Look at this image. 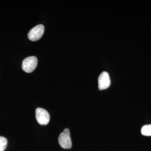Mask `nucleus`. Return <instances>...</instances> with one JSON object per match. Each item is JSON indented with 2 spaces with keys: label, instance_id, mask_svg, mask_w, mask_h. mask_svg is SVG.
I'll return each mask as SVG.
<instances>
[{
  "label": "nucleus",
  "instance_id": "obj_1",
  "mask_svg": "<svg viewBox=\"0 0 151 151\" xmlns=\"http://www.w3.org/2000/svg\"><path fill=\"white\" fill-rule=\"evenodd\" d=\"M60 145L63 149H69L72 147V142L70 138V133L68 129H65L60 134L58 137Z\"/></svg>",
  "mask_w": 151,
  "mask_h": 151
},
{
  "label": "nucleus",
  "instance_id": "obj_2",
  "mask_svg": "<svg viewBox=\"0 0 151 151\" xmlns=\"http://www.w3.org/2000/svg\"><path fill=\"white\" fill-rule=\"evenodd\" d=\"M37 58L35 56H32L24 60L22 64L23 70L27 73L32 72L35 69L37 64Z\"/></svg>",
  "mask_w": 151,
  "mask_h": 151
},
{
  "label": "nucleus",
  "instance_id": "obj_3",
  "mask_svg": "<svg viewBox=\"0 0 151 151\" xmlns=\"http://www.w3.org/2000/svg\"><path fill=\"white\" fill-rule=\"evenodd\" d=\"M44 32V27L43 25L39 24L33 28L28 34V37L29 40L36 41L40 39Z\"/></svg>",
  "mask_w": 151,
  "mask_h": 151
},
{
  "label": "nucleus",
  "instance_id": "obj_4",
  "mask_svg": "<svg viewBox=\"0 0 151 151\" xmlns=\"http://www.w3.org/2000/svg\"><path fill=\"white\" fill-rule=\"evenodd\" d=\"M36 118L39 124L46 125L50 120V116L46 110L42 108H37L36 110Z\"/></svg>",
  "mask_w": 151,
  "mask_h": 151
},
{
  "label": "nucleus",
  "instance_id": "obj_5",
  "mask_svg": "<svg viewBox=\"0 0 151 151\" xmlns=\"http://www.w3.org/2000/svg\"><path fill=\"white\" fill-rule=\"evenodd\" d=\"M111 84L109 74L106 71L102 72L98 78V87L100 90L107 89Z\"/></svg>",
  "mask_w": 151,
  "mask_h": 151
},
{
  "label": "nucleus",
  "instance_id": "obj_6",
  "mask_svg": "<svg viewBox=\"0 0 151 151\" xmlns=\"http://www.w3.org/2000/svg\"><path fill=\"white\" fill-rule=\"evenodd\" d=\"M141 133L144 136H151V124L143 126L141 129Z\"/></svg>",
  "mask_w": 151,
  "mask_h": 151
},
{
  "label": "nucleus",
  "instance_id": "obj_7",
  "mask_svg": "<svg viewBox=\"0 0 151 151\" xmlns=\"http://www.w3.org/2000/svg\"><path fill=\"white\" fill-rule=\"evenodd\" d=\"M7 140L6 138L0 136V151H4L6 148Z\"/></svg>",
  "mask_w": 151,
  "mask_h": 151
}]
</instances>
